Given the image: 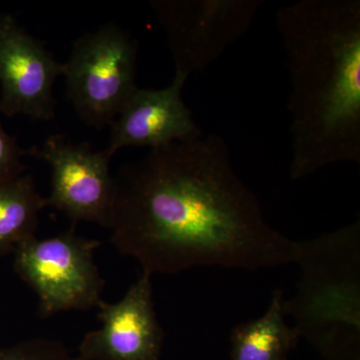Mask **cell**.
<instances>
[{"label": "cell", "mask_w": 360, "mask_h": 360, "mask_svg": "<svg viewBox=\"0 0 360 360\" xmlns=\"http://www.w3.org/2000/svg\"><path fill=\"white\" fill-rule=\"evenodd\" d=\"M113 179L111 243L151 276L200 266L252 271L302 257V243L267 224L219 135L150 149Z\"/></svg>", "instance_id": "cell-1"}, {"label": "cell", "mask_w": 360, "mask_h": 360, "mask_svg": "<svg viewBox=\"0 0 360 360\" xmlns=\"http://www.w3.org/2000/svg\"><path fill=\"white\" fill-rule=\"evenodd\" d=\"M276 25L290 78L292 179L360 163V1L302 0Z\"/></svg>", "instance_id": "cell-2"}, {"label": "cell", "mask_w": 360, "mask_h": 360, "mask_svg": "<svg viewBox=\"0 0 360 360\" xmlns=\"http://www.w3.org/2000/svg\"><path fill=\"white\" fill-rule=\"evenodd\" d=\"M136 39L115 22L75 40L63 63L68 98L96 129L111 125L135 90Z\"/></svg>", "instance_id": "cell-3"}, {"label": "cell", "mask_w": 360, "mask_h": 360, "mask_svg": "<svg viewBox=\"0 0 360 360\" xmlns=\"http://www.w3.org/2000/svg\"><path fill=\"white\" fill-rule=\"evenodd\" d=\"M101 245L71 226L54 238L30 239L15 250L14 271L37 293L41 319L97 307L105 284L94 260Z\"/></svg>", "instance_id": "cell-4"}, {"label": "cell", "mask_w": 360, "mask_h": 360, "mask_svg": "<svg viewBox=\"0 0 360 360\" xmlns=\"http://www.w3.org/2000/svg\"><path fill=\"white\" fill-rule=\"evenodd\" d=\"M262 0H155L175 72L205 70L250 30Z\"/></svg>", "instance_id": "cell-5"}, {"label": "cell", "mask_w": 360, "mask_h": 360, "mask_svg": "<svg viewBox=\"0 0 360 360\" xmlns=\"http://www.w3.org/2000/svg\"><path fill=\"white\" fill-rule=\"evenodd\" d=\"M27 155L45 161L51 168L47 206L65 213L72 222H94L108 229L115 194L110 158L87 143H73L63 135H51Z\"/></svg>", "instance_id": "cell-6"}, {"label": "cell", "mask_w": 360, "mask_h": 360, "mask_svg": "<svg viewBox=\"0 0 360 360\" xmlns=\"http://www.w3.org/2000/svg\"><path fill=\"white\" fill-rule=\"evenodd\" d=\"M63 72V63L42 42L11 14H0V112L53 120V85Z\"/></svg>", "instance_id": "cell-7"}, {"label": "cell", "mask_w": 360, "mask_h": 360, "mask_svg": "<svg viewBox=\"0 0 360 360\" xmlns=\"http://www.w3.org/2000/svg\"><path fill=\"white\" fill-rule=\"evenodd\" d=\"M150 274L141 271L118 302L97 305L103 326L78 347L79 360H160L163 333L156 315Z\"/></svg>", "instance_id": "cell-8"}, {"label": "cell", "mask_w": 360, "mask_h": 360, "mask_svg": "<svg viewBox=\"0 0 360 360\" xmlns=\"http://www.w3.org/2000/svg\"><path fill=\"white\" fill-rule=\"evenodd\" d=\"M187 79L175 72L165 89L135 90L110 125L106 155L111 158L127 146L160 148L202 135L182 98Z\"/></svg>", "instance_id": "cell-9"}, {"label": "cell", "mask_w": 360, "mask_h": 360, "mask_svg": "<svg viewBox=\"0 0 360 360\" xmlns=\"http://www.w3.org/2000/svg\"><path fill=\"white\" fill-rule=\"evenodd\" d=\"M284 315L283 290H274L264 315L232 329L231 360H288L300 335Z\"/></svg>", "instance_id": "cell-10"}, {"label": "cell", "mask_w": 360, "mask_h": 360, "mask_svg": "<svg viewBox=\"0 0 360 360\" xmlns=\"http://www.w3.org/2000/svg\"><path fill=\"white\" fill-rule=\"evenodd\" d=\"M46 206L32 175L23 174L0 184V257L35 238L39 213Z\"/></svg>", "instance_id": "cell-11"}, {"label": "cell", "mask_w": 360, "mask_h": 360, "mask_svg": "<svg viewBox=\"0 0 360 360\" xmlns=\"http://www.w3.org/2000/svg\"><path fill=\"white\" fill-rule=\"evenodd\" d=\"M0 360H79L58 340L37 338L0 348Z\"/></svg>", "instance_id": "cell-12"}, {"label": "cell", "mask_w": 360, "mask_h": 360, "mask_svg": "<svg viewBox=\"0 0 360 360\" xmlns=\"http://www.w3.org/2000/svg\"><path fill=\"white\" fill-rule=\"evenodd\" d=\"M25 155H27V151L20 148L18 141L7 134L0 123V184L23 174Z\"/></svg>", "instance_id": "cell-13"}]
</instances>
